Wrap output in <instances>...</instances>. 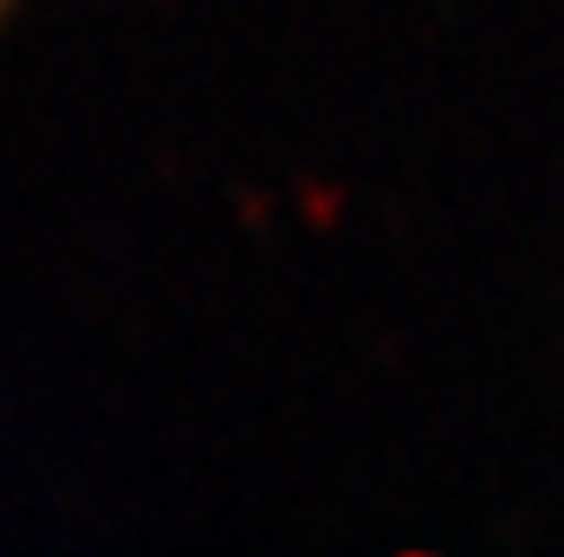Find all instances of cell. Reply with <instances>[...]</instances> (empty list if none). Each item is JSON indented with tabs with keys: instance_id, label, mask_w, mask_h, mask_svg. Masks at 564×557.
<instances>
[{
	"instance_id": "1",
	"label": "cell",
	"mask_w": 564,
	"mask_h": 557,
	"mask_svg": "<svg viewBox=\"0 0 564 557\" xmlns=\"http://www.w3.org/2000/svg\"><path fill=\"white\" fill-rule=\"evenodd\" d=\"M13 7H20V0H0V26H7V20H13Z\"/></svg>"
}]
</instances>
